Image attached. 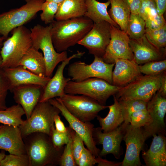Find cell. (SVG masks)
Masks as SVG:
<instances>
[{"instance_id":"6da1fadb","label":"cell","mask_w":166,"mask_h":166,"mask_svg":"<svg viewBox=\"0 0 166 166\" xmlns=\"http://www.w3.org/2000/svg\"><path fill=\"white\" fill-rule=\"evenodd\" d=\"M94 23L85 16L63 20H55L50 24L53 44L60 53L75 45L92 27Z\"/></svg>"},{"instance_id":"7a4b0ae2","label":"cell","mask_w":166,"mask_h":166,"mask_svg":"<svg viewBox=\"0 0 166 166\" xmlns=\"http://www.w3.org/2000/svg\"><path fill=\"white\" fill-rule=\"evenodd\" d=\"M29 166H54L59 165L64 148H56L49 135L35 132L23 138Z\"/></svg>"},{"instance_id":"3957f363","label":"cell","mask_w":166,"mask_h":166,"mask_svg":"<svg viewBox=\"0 0 166 166\" xmlns=\"http://www.w3.org/2000/svg\"><path fill=\"white\" fill-rule=\"evenodd\" d=\"M11 37L3 42L0 50L1 69L19 65L21 59L32 46L30 30L24 25L13 29Z\"/></svg>"},{"instance_id":"277c9868","label":"cell","mask_w":166,"mask_h":166,"mask_svg":"<svg viewBox=\"0 0 166 166\" xmlns=\"http://www.w3.org/2000/svg\"><path fill=\"white\" fill-rule=\"evenodd\" d=\"M51 24L45 27L38 24L30 29L32 46L41 49L45 59V76L51 77L57 65L68 58L66 51L58 53L53 45L51 37Z\"/></svg>"},{"instance_id":"5b68a950","label":"cell","mask_w":166,"mask_h":166,"mask_svg":"<svg viewBox=\"0 0 166 166\" xmlns=\"http://www.w3.org/2000/svg\"><path fill=\"white\" fill-rule=\"evenodd\" d=\"M59 110L49 101L39 102L30 117L19 127L22 138L35 132L45 133L50 136L55 128L54 118L60 113Z\"/></svg>"},{"instance_id":"8992f818","label":"cell","mask_w":166,"mask_h":166,"mask_svg":"<svg viewBox=\"0 0 166 166\" xmlns=\"http://www.w3.org/2000/svg\"><path fill=\"white\" fill-rule=\"evenodd\" d=\"M120 88L102 79L91 78L80 82L69 81L65 87L64 93L85 95L105 105L107 99L115 95Z\"/></svg>"},{"instance_id":"52a82bcc","label":"cell","mask_w":166,"mask_h":166,"mask_svg":"<svg viewBox=\"0 0 166 166\" xmlns=\"http://www.w3.org/2000/svg\"><path fill=\"white\" fill-rule=\"evenodd\" d=\"M26 3L19 8L0 14V35L6 39L14 29L24 25L41 11L46 0H24Z\"/></svg>"},{"instance_id":"ba28073f","label":"cell","mask_w":166,"mask_h":166,"mask_svg":"<svg viewBox=\"0 0 166 166\" xmlns=\"http://www.w3.org/2000/svg\"><path fill=\"white\" fill-rule=\"evenodd\" d=\"M163 73L152 75H141L121 87L114 95L117 100H139L148 102L159 90Z\"/></svg>"},{"instance_id":"9c48e42d","label":"cell","mask_w":166,"mask_h":166,"mask_svg":"<svg viewBox=\"0 0 166 166\" xmlns=\"http://www.w3.org/2000/svg\"><path fill=\"white\" fill-rule=\"evenodd\" d=\"M94 57L93 62L90 64L80 61L70 64L67 69L68 76L72 81L76 82L91 78H97L112 84V73L115 63H107L101 57Z\"/></svg>"},{"instance_id":"30bf717a","label":"cell","mask_w":166,"mask_h":166,"mask_svg":"<svg viewBox=\"0 0 166 166\" xmlns=\"http://www.w3.org/2000/svg\"><path fill=\"white\" fill-rule=\"evenodd\" d=\"M61 99L67 110L83 122H90L100 111L108 108L88 96L65 93Z\"/></svg>"},{"instance_id":"8fae6325","label":"cell","mask_w":166,"mask_h":166,"mask_svg":"<svg viewBox=\"0 0 166 166\" xmlns=\"http://www.w3.org/2000/svg\"><path fill=\"white\" fill-rule=\"evenodd\" d=\"M48 101L59 110L62 116L68 122L69 127L81 138L87 148L92 154L95 157L98 156L101 150L96 146L93 137L94 125L90 122H83L74 117L67 110L60 98L51 99Z\"/></svg>"},{"instance_id":"7c38bea8","label":"cell","mask_w":166,"mask_h":166,"mask_svg":"<svg viewBox=\"0 0 166 166\" xmlns=\"http://www.w3.org/2000/svg\"><path fill=\"white\" fill-rule=\"evenodd\" d=\"M111 25L105 21L94 23L91 29L77 44L85 47L89 53L102 57L110 41Z\"/></svg>"},{"instance_id":"4fadbf2b","label":"cell","mask_w":166,"mask_h":166,"mask_svg":"<svg viewBox=\"0 0 166 166\" xmlns=\"http://www.w3.org/2000/svg\"><path fill=\"white\" fill-rule=\"evenodd\" d=\"M111 38L102 57L109 64L115 63L117 59L133 60V54L129 46L130 38L127 33L113 25L110 26Z\"/></svg>"},{"instance_id":"5bb4252c","label":"cell","mask_w":166,"mask_h":166,"mask_svg":"<svg viewBox=\"0 0 166 166\" xmlns=\"http://www.w3.org/2000/svg\"><path fill=\"white\" fill-rule=\"evenodd\" d=\"M128 124L123 122L118 127L107 132H103L100 127L94 128L93 132L94 140L96 144L102 146L99 156L112 154L116 159L120 158L123 153L121 143Z\"/></svg>"},{"instance_id":"9a60e30c","label":"cell","mask_w":166,"mask_h":166,"mask_svg":"<svg viewBox=\"0 0 166 166\" xmlns=\"http://www.w3.org/2000/svg\"><path fill=\"white\" fill-rule=\"evenodd\" d=\"M147 109L151 121L148 125L142 127L146 139L159 133L166 135L164 118L166 113V99L157 91L147 102Z\"/></svg>"},{"instance_id":"2e32d148","label":"cell","mask_w":166,"mask_h":166,"mask_svg":"<svg viewBox=\"0 0 166 166\" xmlns=\"http://www.w3.org/2000/svg\"><path fill=\"white\" fill-rule=\"evenodd\" d=\"M146 139L141 128L135 127L128 124L127 125L123 140L125 142L126 151L121 166H140V155Z\"/></svg>"},{"instance_id":"e0dca14e","label":"cell","mask_w":166,"mask_h":166,"mask_svg":"<svg viewBox=\"0 0 166 166\" xmlns=\"http://www.w3.org/2000/svg\"><path fill=\"white\" fill-rule=\"evenodd\" d=\"M85 53L84 52L77 51V53L68 57L58 65L54 75L50 78L44 88L39 102L47 101L57 97H61L64 95L66 85L69 81L71 80V78L64 77L63 72L65 67L72 59L80 58Z\"/></svg>"},{"instance_id":"ac0fdd59","label":"cell","mask_w":166,"mask_h":166,"mask_svg":"<svg viewBox=\"0 0 166 166\" xmlns=\"http://www.w3.org/2000/svg\"><path fill=\"white\" fill-rule=\"evenodd\" d=\"M1 69L8 82L10 91L14 87L26 85H38L44 89L51 78L39 76L21 65Z\"/></svg>"},{"instance_id":"d6986e66","label":"cell","mask_w":166,"mask_h":166,"mask_svg":"<svg viewBox=\"0 0 166 166\" xmlns=\"http://www.w3.org/2000/svg\"><path fill=\"white\" fill-rule=\"evenodd\" d=\"M129 46L133 54V60L138 65L163 60L165 49H158L147 39L145 34L137 39H130Z\"/></svg>"},{"instance_id":"ffe728a7","label":"cell","mask_w":166,"mask_h":166,"mask_svg":"<svg viewBox=\"0 0 166 166\" xmlns=\"http://www.w3.org/2000/svg\"><path fill=\"white\" fill-rule=\"evenodd\" d=\"M43 90L44 88L39 85H26L14 87L11 91L15 102L24 110L26 119L30 118L33 109L39 102Z\"/></svg>"},{"instance_id":"44dd1931","label":"cell","mask_w":166,"mask_h":166,"mask_svg":"<svg viewBox=\"0 0 166 166\" xmlns=\"http://www.w3.org/2000/svg\"><path fill=\"white\" fill-rule=\"evenodd\" d=\"M0 149L13 155L26 154L19 127L2 125L0 128Z\"/></svg>"},{"instance_id":"7402d4cb","label":"cell","mask_w":166,"mask_h":166,"mask_svg":"<svg viewBox=\"0 0 166 166\" xmlns=\"http://www.w3.org/2000/svg\"><path fill=\"white\" fill-rule=\"evenodd\" d=\"M112 73V85L121 87L128 84L141 75L139 65L134 60L117 59Z\"/></svg>"},{"instance_id":"603a6c76","label":"cell","mask_w":166,"mask_h":166,"mask_svg":"<svg viewBox=\"0 0 166 166\" xmlns=\"http://www.w3.org/2000/svg\"><path fill=\"white\" fill-rule=\"evenodd\" d=\"M149 148L142 154V157L147 166L166 165V137L159 133L152 136Z\"/></svg>"},{"instance_id":"cb8c5ba5","label":"cell","mask_w":166,"mask_h":166,"mask_svg":"<svg viewBox=\"0 0 166 166\" xmlns=\"http://www.w3.org/2000/svg\"><path fill=\"white\" fill-rule=\"evenodd\" d=\"M86 10L85 0H64L59 4L55 18L60 21L83 16Z\"/></svg>"},{"instance_id":"d4e9b609","label":"cell","mask_w":166,"mask_h":166,"mask_svg":"<svg viewBox=\"0 0 166 166\" xmlns=\"http://www.w3.org/2000/svg\"><path fill=\"white\" fill-rule=\"evenodd\" d=\"M114 103L108 106L109 112L105 118L97 117L101 129L104 132L112 131L119 126L124 121V119L121 107L114 95Z\"/></svg>"},{"instance_id":"484cf974","label":"cell","mask_w":166,"mask_h":166,"mask_svg":"<svg viewBox=\"0 0 166 166\" xmlns=\"http://www.w3.org/2000/svg\"><path fill=\"white\" fill-rule=\"evenodd\" d=\"M19 65L23 66L39 76L46 77L45 62L43 54L32 46L22 57Z\"/></svg>"},{"instance_id":"4316f807","label":"cell","mask_w":166,"mask_h":166,"mask_svg":"<svg viewBox=\"0 0 166 166\" xmlns=\"http://www.w3.org/2000/svg\"><path fill=\"white\" fill-rule=\"evenodd\" d=\"M85 2L87 10L84 16L91 19L94 23L105 21L118 28V25L108 14L107 9L110 4L109 0L101 2L96 0H85Z\"/></svg>"},{"instance_id":"83f0119b","label":"cell","mask_w":166,"mask_h":166,"mask_svg":"<svg viewBox=\"0 0 166 166\" xmlns=\"http://www.w3.org/2000/svg\"><path fill=\"white\" fill-rule=\"evenodd\" d=\"M111 4L108 12L111 19L119 26L121 30L125 32L127 26L130 11L124 0H108Z\"/></svg>"},{"instance_id":"f1b7e54d","label":"cell","mask_w":166,"mask_h":166,"mask_svg":"<svg viewBox=\"0 0 166 166\" xmlns=\"http://www.w3.org/2000/svg\"><path fill=\"white\" fill-rule=\"evenodd\" d=\"M25 114L22 107L18 104L0 110V123L18 127L23 123L22 117Z\"/></svg>"},{"instance_id":"f546056e","label":"cell","mask_w":166,"mask_h":166,"mask_svg":"<svg viewBox=\"0 0 166 166\" xmlns=\"http://www.w3.org/2000/svg\"><path fill=\"white\" fill-rule=\"evenodd\" d=\"M145 22L138 14L131 13L126 32L130 39H137L145 34Z\"/></svg>"},{"instance_id":"4dcf8cb0","label":"cell","mask_w":166,"mask_h":166,"mask_svg":"<svg viewBox=\"0 0 166 166\" xmlns=\"http://www.w3.org/2000/svg\"><path fill=\"white\" fill-rule=\"evenodd\" d=\"M122 109L124 121V123L128 124L129 117L134 111L147 109V102L139 100L118 99Z\"/></svg>"},{"instance_id":"1f68e13d","label":"cell","mask_w":166,"mask_h":166,"mask_svg":"<svg viewBox=\"0 0 166 166\" xmlns=\"http://www.w3.org/2000/svg\"><path fill=\"white\" fill-rule=\"evenodd\" d=\"M145 35L148 40L158 49H162L166 45V25L157 29L146 28Z\"/></svg>"},{"instance_id":"d6a6232c","label":"cell","mask_w":166,"mask_h":166,"mask_svg":"<svg viewBox=\"0 0 166 166\" xmlns=\"http://www.w3.org/2000/svg\"><path fill=\"white\" fill-rule=\"evenodd\" d=\"M139 67L141 73L149 75L159 74L166 71V60L150 61L139 65Z\"/></svg>"},{"instance_id":"836d02e7","label":"cell","mask_w":166,"mask_h":166,"mask_svg":"<svg viewBox=\"0 0 166 166\" xmlns=\"http://www.w3.org/2000/svg\"><path fill=\"white\" fill-rule=\"evenodd\" d=\"M151 119L147 109L136 110L130 115L128 123L137 128H141L148 124Z\"/></svg>"},{"instance_id":"e575fe53","label":"cell","mask_w":166,"mask_h":166,"mask_svg":"<svg viewBox=\"0 0 166 166\" xmlns=\"http://www.w3.org/2000/svg\"><path fill=\"white\" fill-rule=\"evenodd\" d=\"M59 4L55 2L45 1L42 4L40 15L41 20L45 24H50L54 20Z\"/></svg>"},{"instance_id":"d590c367","label":"cell","mask_w":166,"mask_h":166,"mask_svg":"<svg viewBox=\"0 0 166 166\" xmlns=\"http://www.w3.org/2000/svg\"><path fill=\"white\" fill-rule=\"evenodd\" d=\"M28 156L27 154L19 155H6L1 161L0 166H29Z\"/></svg>"},{"instance_id":"8d00e7d4","label":"cell","mask_w":166,"mask_h":166,"mask_svg":"<svg viewBox=\"0 0 166 166\" xmlns=\"http://www.w3.org/2000/svg\"><path fill=\"white\" fill-rule=\"evenodd\" d=\"M158 14L154 0H142L138 14L145 21Z\"/></svg>"},{"instance_id":"74e56055","label":"cell","mask_w":166,"mask_h":166,"mask_svg":"<svg viewBox=\"0 0 166 166\" xmlns=\"http://www.w3.org/2000/svg\"><path fill=\"white\" fill-rule=\"evenodd\" d=\"M59 165L61 166H77L73 156L72 148V139L70 134L69 141L65 145L61 156Z\"/></svg>"},{"instance_id":"f35d334b","label":"cell","mask_w":166,"mask_h":166,"mask_svg":"<svg viewBox=\"0 0 166 166\" xmlns=\"http://www.w3.org/2000/svg\"><path fill=\"white\" fill-rule=\"evenodd\" d=\"M69 132L72 139V148L74 159L77 166L78 160L85 147L81 138L69 127Z\"/></svg>"},{"instance_id":"ab89813d","label":"cell","mask_w":166,"mask_h":166,"mask_svg":"<svg viewBox=\"0 0 166 166\" xmlns=\"http://www.w3.org/2000/svg\"><path fill=\"white\" fill-rule=\"evenodd\" d=\"M50 137L54 146L56 148H63L64 145L68 142L70 136L69 127L67 131L60 132L57 131L54 128L50 135Z\"/></svg>"},{"instance_id":"60d3db41","label":"cell","mask_w":166,"mask_h":166,"mask_svg":"<svg viewBox=\"0 0 166 166\" xmlns=\"http://www.w3.org/2000/svg\"><path fill=\"white\" fill-rule=\"evenodd\" d=\"M10 87L8 82L0 69V110L6 109V100Z\"/></svg>"},{"instance_id":"b9f144b4","label":"cell","mask_w":166,"mask_h":166,"mask_svg":"<svg viewBox=\"0 0 166 166\" xmlns=\"http://www.w3.org/2000/svg\"><path fill=\"white\" fill-rule=\"evenodd\" d=\"M96 164V157L87 148L84 147L79 158L77 166H93Z\"/></svg>"},{"instance_id":"7bdbcfd3","label":"cell","mask_w":166,"mask_h":166,"mask_svg":"<svg viewBox=\"0 0 166 166\" xmlns=\"http://www.w3.org/2000/svg\"><path fill=\"white\" fill-rule=\"evenodd\" d=\"M146 28L151 30L159 29L166 25L163 15L158 14L154 17L145 21Z\"/></svg>"},{"instance_id":"ee69618b","label":"cell","mask_w":166,"mask_h":166,"mask_svg":"<svg viewBox=\"0 0 166 166\" xmlns=\"http://www.w3.org/2000/svg\"><path fill=\"white\" fill-rule=\"evenodd\" d=\"M128 6L131 13L138 14L142 0H124Z\"/></svg>"},{"instance_id":"f6af8a7d","label":"cell","mask_w":166,"mask_h":166,"mask_svg":"<svg viewBox=\"0 0 166 166\" xmlns=\"http://www.w3.org/2000/svg\"><path fill=\"white\" fill-rule=\"evenodd\" d=\"M54 122L55 129L58 132H64L68 131V127L65 126L59 114L57 115L54 117Z\"/></svg>"},{"instance_id":"bcb514c9","label":"cell","mask_w":166,"mask_h":166,"mask_svg":"<svg viewBox=\"0 0 166 166\" xmlns=\"http://www.w3.org/2000/svg\"><path fill=\"white\" fill-rule=\"evenodd\" d=\"M97 164L98 166H121L122 162L112 161L102 158L99 156L96 157Z\"/></svg>"},{"instance_id":"7dc6e473","label":"cell","mask_w":166,"mask_h":166,"mask_svg":"<svg viewBox=\"0 0 166 166\" xmlns=\"http://www.w3.org/2000/svg\"><path fill=\"white\" fill-rule=\"evenodd\" d=\"M158 14L163 15L166 10V0H154Z\"/></svg>"},{"instance_id":"c3c4849f","label":"cell","mask_w":166,"mask_h":166,"mask_svg":"<svg viewBox=\"0 0 166 166\" xmlns=\"http://www.w3.org/2000/svg\"><path fill=\"white\" fill-rule=\"evenodd\" d=\"M163 97H166V75L165 71L163 72L162 75L161 83L160 88L157 91Z\"/></svg>"},{"instance_id":"681fc988","label":"cell","mask_w":166,"mask_h":166,"mask_svg":"<svg viewBox=\"0 0 166 166\" xmlns=\"http://www.w3.org/2000/svg\"><path fill=\"white\" fill-rule=\"evenodd\" d=\"M5 150H3L0 153V164L1 161L6 156Z\"/></svg>"},{"instance_id":"f907efd6","label":"cell","mask_w":166,"mask_h":166,"mask_svg":"<svg viewBox=\"0 0 166 166\" xmlns=\"http://www.w3.org/2000/svg\"><path fill=\"white\" fill-rule=\"evenodd\" d=\"M5 38L3 36H0V51L2 46L3 41L5 40Z\"/></svg>"},{"instance_id":"816d5d0a","label":"cell","mask_w":166,"mask_h":166,"mask_svg":"<svg viewBox=\"0 0 166 166\" xmlns=\"http://www.w3.org/2000/svg\"><path fill=\"white\" fill-rule=\"evenodd\" d=\"M64 0H46V1H51L60 4Z\"/></svg>"},{"instance_id":"f5cc1de1","label":"cell","mask_w":166,"mask_h":166,"mask_svg":"<svg viewBox=\"0 0 166 166\" xmlns=\"http://www.w3.org/2000/svg\"><path fill=\"white\" fill-rule=\"evenodd\" d=\"M2 62V57L0 54V69H1V68Z\"/></svg>"},{"instance_id":"db71d44e","label":"cell","mask_w":166,"mask_h":166,"mask_svg":"<svg viewBox=\"0 0 166 166\" xmlns=\"http://www.w3.org/2000/svg\"><path fill=\"white\" fill-rule=\"evenodd\" d=\"M2 125H0V128H1V127H2Z\"/></svg>"}]
</instances>
